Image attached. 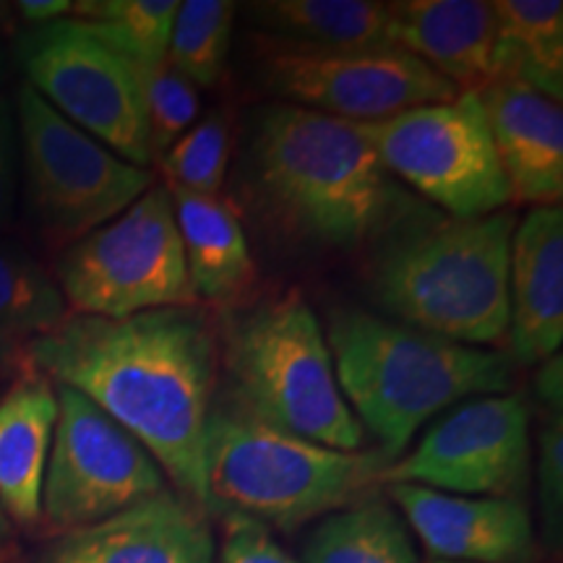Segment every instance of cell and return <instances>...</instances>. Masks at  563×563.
I'll return each instance as SVG.
<instances>
[{
	"instance_id": "obj_8",
	"label": "cell",
	"mask_w": 563,
	"mask_h": 563,
	"mask_svg": "<svg viewBox=\"0 0 563 563\" xmlns=\"http://www.w3.org/2000/svg\"><path fill=\"white\" fill-rule=\"evenodd\" d=\"M13 110L24 199L47 241L66 249L115 220L154 186L150 167L118 157L68 123L26 84L13 97Z\"/></svg>"
},
{
	"instance_id": "obj_19",
	"label": "cell",
	"mask_w": 563,
	"mask_h": 563,
	"mask_svg": "<svg viewBox=\"0 0 563 563\" xmlns=\"http://www.w3.org/2000/svg\"><path fill=\"white\" fill-rule=\"evenodd\" d=\"M55 422V384L30 363L0 391V506L21 530L40 527Z\"/></svg>"
},
{
	"instance_id": "obj_29",
	"label": "cell",
	"mask_w": 563,
	"mask_h": 563,
	"mask_svg": "<svg viewBox=\"0 0 563 563\" xmlns=\"http://www.w3.org/2000/svg\"><path fill=\"white\" fill-rule=\"evenodd\" d=\"M540 483V506L551 538L561 534L563 517V410H551L538 433V460H534Z\"/></svg>"
},
{
	"instance_id": "obj_12",
	"label": "cell",
	"mask_w": 563,
	"mask_h": 563,
	"mask_svg": "<svg viewBox=\"0 0 563 563\" xmlns=\"http://www.w3.org/2000/svg\"><path fill=\"white\" fill-rule=\"evenodd\" d=\"M258 79L282 102L347 123H376L460 95L415 55L391 51H300L258 37Z\"/></svg>"
},
{
	"instance_id": "obj_15",
	"label": "cell",
	"mask_w": 563,
	"mask_h": 563,
	"mask_svg": "<svg viewBox=\"0 0 563 563\" xmlns=\"http://www.w3.org/2000/svg\"><path fill=\"white\" fill-rule=\"evenodd\" d=\"M386 496L433 561H532L534 530L522 498L456 496L410 483L386 485Z\"/></svg>"
},
{
	"instance_id": "obj_13",
	"label": "cell",
	"mask_w": 563,
	"mask_h": 563,
	"mask_svg": "<svg viewBox=\"0 0 563 563\" xmlns=\"http://www.w3.org/2000/svg\"><path fill=\"white\" fill-rule=\"evenodd\" d=\"M532 475L530 407L517 394H488L449 407L382 485L410 483L456 496L519 498Z\"/></svg>"
},
{
	"instance_id": "obj_4",
	"label": "cell",
	"mask_w": 563,
	"mask_h": 563,
	"mask_svg": "<svg viewBox=\"0 0 563 563\" xmlns=\"http://www.w3.org/2000/svg\"><path fill=\"white\" fill-rule=\"evenodd\" d=\"M323 334L342 397L394 460L435 415L514 384L506 350L443 340L361 308H334Z\"/></svg>"
},
{
	"instance_id": "obj_28",
	"label": "cell",
	"mask_w": 563,
	"mask_h": 563,
	"mask_svg": "<svg viewBox=\"0 0 563 563\" xmlns=\"http://www.w3.org/2000/svg\"><path fill=\"white\" fill-rule=\"evenodd\" d=\"M144 87L146 125H150V152L157 162L170 146L199 121L201 97L186 76L178 74L167 58L154 68H139Z\"/></svg>"
},
{
	"instance_id": "obj_38",
	"label": "cell",
	"mask_w": 563,
	"mask_h": 563,
	"mask_svg": "<svg viewBox=\"0 0 563 563\" xmlns=\"http://www.w3.org/2000/svg\"><path fill=\"white\" fill-rule=\"evenodd\" d=\"M428 563H449V561H433V559H431Z\"/></svg>"
},
{
	"instance_id": "obj_21",
	"label": "cell",
	"mask_w": 563,
	"mask_h": 563,
	"mask_svg": "<svg viewBox=\"0 0 563 563\" xmlns=\"http://www.w3.org/2000/svg\"><path fill=\"white\" fill-rule=\"evenodd\" d=\"M245 16L264 40L300 51H391L394 19L378 0H262Z\"/></svg>"
},
{
	"instance_id": "obj_24",
	"label": "cell",
	"mask_w": 563,
	"mask_h": 563,
	"mask_svg": "<svg viewBox=\"0 0 563 563\" xmlns=\"http://www.w3.org/2000/svg\"><path fill=\"white\" fill-rule=\"evenodd\" d=\"M66 316L53 272L24 243L0 235V329L26 344L51 334Z\"/></svg>"
},
{
	"instance_id": "obj_14",
	"label": "cell",
	"mask_w": 563,
	"mask_h": 563,
	"mask_svg": "<svg viewBox=\"0 0 563 563\" xmlns=\"http://www.w3.org/2000/svg\"><path fill=\"white\" fill-rule=\"evenodd\" d=\"M34 563H217L207 511L175 490L58 534Z\"/></svg>"
},
{
	"instance_id": "obj_31",
	"label": "cell",
	"mask_w": 563,
	"mask_h": 563,
	"mask_svg": "<svg viewBox=\"0 0 563 563\" xmlns=\"http://www.w3.org/2000/svg\"><path fill=\"white\" fill-rule=\"evenodd\" d=\"M21 183V154H19V129L16 110L11 97L0 95V235L13 224L19 203Z\"/></svg>"
},
{
	"instance_id": "obj_6",
	"label": "cell",
	"mask_w": 563,
	"mask_h": 563,
	"mask_svg": "<svg viewBox=\"0 0 563 563\" xmlns=\"http://www.w3.org/2000/svg\"><path fill=\"white\" fill-rule=\"evenodd\" d=\"M217 334L228 394L245 410L306 441L361 452L368 433L342 397L327 334L300 292L230 311Z\"/></svg>"
},
{
	"instance_id": "obj_2",
	"label": "cell",
	"mask_w": 563,
	"mask_h": 563,
	"mask_svg": "<svg viewBox=\"0 0 563 563\" xmlns=\"http://www.w3.org/2000/svg\"><path fill=\"white\" fill-rule=\"evenodd\" d=\"M245 186L287 241L357 251L410 207L355 123L274 102L253 110Z\"/></svg>"
},
{
	"instance_id": "obj_35",
	"label": "cell",
	"mask_w": 563,
	"mask_h": 563,
	"mask_svg": "<svg viewBox=\"0 0 563 563\" xmlns=\"http://www.w3.org/2000/svg\"><path fill=\"white\" fill-rule=\"evenodd\" d=\"M13 530H16V527H13L9 514H5L3 506H0V548H11Z\"/></svg>"
},
{
	"instance_id": "obj_22",
	"label": "cell",
	"mask_w": 563,
	"mask_h": 563,
	"mask_svg": "<svg viewBox=\"0 0 563 563\" xmlns=\"http://www.w3.org/2000/svg\"><path fill=\"white\" fill-rule=\"evenodd\" d=\"M498 24L496 81H522L561 102V0H493Z\"/></svg>"
},
{
	"instance_id": "obj_36",
	"label": "cell",
	"mask_w": 563,
	"mask_h": 563,
	"mask_svg": "<svg viewBox=\"0 0 563 563\" xmlns=\"http://www.w3.org/2000/svg\"><path fill=\"white\" fill-rule=\"evenodd\" d=\"M11 561V548H0V563H9Z\"/></svg>"
},
{
	"instance_id": "obj_27",
	"label": "cell",
	"mask_w": 563,
	"mask_h": 563,
	"mask_svg": "<svg viewBox=\"0 0 563 563\" xmlns=\"http://www.w3.org/2000/svg\"><path fill=\"white\" fill-rule=\"evenodd\" d=\"M232 154V121L224 110H211L196 121L157 159L167 186L194 194H220Z\"/></svg>"
},
{
	"instance_id": "obj_1",
	"label": "cell",
	"mask_w": 563,
	"mask_h": 563,
	"mask_svg": "<svg viewBox=\"0 0 563 563\" xmlns=\"http://www.w3.org/2000/svg\"><path fill=\"white\" fill-rule=\"evenodd\" d=\"M55 386L79 391L154 456L180 496L201 501L203 431L220 386V334L196 306L129 319L68 313L26 342Z\"/></svg>"
},
{
	"instance_id": "obj_7",
	"label": "cell",
	"mask_w": 563,
	"mask_h": 563,
	"mask_svg": "<svg viewBox=\"0 0 563 563\" xmlns=\"http://www.w3.org/2000/svg\"><path fill=\"white\" fill-rule=\"evenodd\" d=\"M68 313L129 319L196 306L167 186H154L115 220L60 251L53 272Z\"/></svg>"
},
{
	"instance_id": "obj_9",
	"label": "cell",
	"mask_w": 563,
	"mask_h": 563,
	"mask_svg": "<svg viewBox=\"0 0 563 563\" xmlns=\"http://www.w3.org/2000/svg\"><path fill=\"white\" fill-rule=\"evenodd\" d=\"M394 180L449 217H488L511 201L481 97L420 104L376 123H355Z\"/></svg>"
},
{
	"instance_id": "obj_26",
	"label": "cell",
	"mask_w": 563,
	"mask_h": 563,
	"mask_svg": "<svg viewBox=\"0 0 563 563\" xmlns=\"http://www.w3.org/2000/svg\"><path fill=\"white\" fill-rule=\"evenodd\" d=\"M235 16L232 0H186L175 13L167 63L196 89L217 87L228 74Z\"/></svg>"
},
{
	"instance_id": "obj_3",
	"label": "cell",
	"mask_w": 563,
	"mask_h": 563,
	"mask_svg": "<svg viewBox=\"0 0 563 563\" xmlns=\"http://www.w3.org/2000/svg\"><path fill=\"white\" fill-rule=\"evenodd\" d=\"M511 211L449 217L412 201L373 238L368 290L391 321L460 344H496L509 329Z\"/></svg>"
},
{
	"instance_id": "obj_11",
	"label": "cell",
	"mask_w": 563,
	"mask_h": 563,
	"mask_svg": "<svg viewBox=\"0 0 563 563\" xmlns=\"http://www.w3.org/2000/svg\"><path fill=\"white\" fill-rule=\"evenodd\" d=\"M55 394L58 422L40 511V525L53 538L167 490L159 464L123 426L68 386H55Z\"/></svg>"
},
{
	"instance_id": "obj_32",
	"label": "cell",
	"mask_w": 563,
	"mask_h": 563,
	"mask_svg": "<svg viewBox=\"0 0 563 563\" xmlns=\"http://www.w3.org/2000/svg\"><path fill=\"white\" fill-rule=\"evenodd\" d=\"M534 394L543 399L548 410H563V361L559 355L548 357V361L538 363V373H534Z\"/></svg>"
},
{
	"instance_id": "obj_37",
	"label": "cell",
	"mask_w": 563,
	"mask_h": 563,
	"mask_svg": "<svg viewBox=\"0 0 563 563\" xmlns=\"http://www.w3.org/2000/svg\"><path fill=\"white\" fill-rule=\"evenodd\" d=\"M3 68H5V51H3V42H0V79H3Z\"/></svg>"
},
{
	"instance_id": "obj_18",
	"label": "cell",
	"mask_w": 563,
	"mask_h": 563,
	"mask_svg": "<svg viewBox=\"0 0 563 563\" xmlns=\"http://www.w3.org/2000/svg\"><path fill=\"white\" fill-rule=\"evenodd\" d=\"M389 9L399 51L460 91L481 95L496 81L498 24L488 0H399Z\"/></svg>"
},
{
	"instance_id": "obj_5",
	"label": "cell",
	"mask_w": 563,
	"mask_h": 563,
	"mask_svg": "<svg viewBox=\"0 0 563 563\" xmlns=\"http://www.w3.org/2000/svg\"><path fill=\"white\" fill-rule=\"evenodd\" d=\"M394 462L384 449L340 452L306 441L217 394L203 431L199 506L222 522L290 532L382 490Z\"/></svg>"
},
{
	"instance_id": "obj_10",
	"label": "cell",
	"mask_w": 563,
	"mask_h": 563,
	"mask_svg": "<svg viewBox=\"0 0 563 563\" xmlns=\"http://www.w3.org/2000/svg\"><path fill=\"white\" fill-rule=\"evenodd\" d=\"M16 58L26 87L68 123L131 165H152L139 68L97 40L81 21L58 19L30 26L16 40Z\"/></svg>"
},
{
	"instance_id": "obj_23",
	"label": "cell",
	"mask_w": 563,
	"mask_h": 563,
	"mask_svg": "<svg viewBox=\"0 0 563 563\" xmlns=\"http://www.w3.org/2000/svg\"><path fill=\"white\" fill-rule=\"evenodd\" d=\"M302 563H422L412 532L389 496H371L336 509L313 527Z\"/></svg>"
},
{
	"instance_id": "obj_30",
	"label": "cell",
	"mask_w": 563,
	"mask_h": 563,
	"mask_svg": "<svg viewBox=\"0 0 563 563\" xmlns=\"http://www.w3.org/2000/svg\"><path fill=\"white\" fill-rule=\"evenodd\" d=\"M222 525L220 563H300L262 525L249 519H224Z\"/></svg>"
},
{
	"instance_id": "obj_16",
	"label": "cell",
	"mask_w": 563,
	"mask_h": 563,
	"mask_svg": "<svg viewBox=\"0 0 563 563\" xmlns=\"http://www.w3.org/2000/svg\"><path fill=\"white\" fill-rule=\"evenodd\" d=\"M514 365H538L563 342V209L534 207L517 222L509 253V329Z\"/></svg>"
},
{
	"instance_id": "obj_17",
	"label": "cell",
	"mask_w": 563,
	"mask_h": 563,
	"mask_svg": "<svg viewBox=\"0 0 563 563\" xmlns=\"http://www.w3.org/2000/svg\"><path fill=\"white\" fill-rule=\"evenodd\" d=\"M481 102L511 201L555 207L563 196L561 102L522 81H493Z\"/></svg>"
},
{
	"instance_id": "obj_25",
	"label": "cell",
	"mask_w": 563,
	"mask_h": 563,
	"mask_svg": "<svg viewBox=\"0 0 563 563\" xmlns=\"http://www.w3.org/2000/svg\"><path fill=\"white\" fill-rule=\"evenodd\" d=\"M180 0H84L68 19L87 30L136 68H154L167 58Z\"/></svg>"
},
{
	"instance_id": "obj_34",
	"label": "cell",
	"mask_w": 563,
	"mask_h": 563,
	"mask_svg": "<svg viewBox=\"0 0 563 563\" xmlns=\"http://www.w3.org/2000/svg\"><path fill=\"white\" fill-rule=\"evenodd\" d=\"M30 365V357H26V344L13 340V336H9L0 329V382L3 378H11L16 376V373H21Z\"/></svg>"
},
{
	"instance_id": "obj_33",
	"label": "cell",
	"mask_w": 563,
	"mask_h": 563,
	"mask_svg": "<svg viewBox=\"0 0 563 563\" xmlns=\"http://www.w3.org/2000/svg\"><path fill=\"white\" fill-rule=\"evenodd\" d=\"M16 9L32 26H42L51 24V21L68 19L74 3L70 0H21V3H16Z\"/></svg>"
},
{
	"instance_id": "obj_39",
	"label": "cell",
	"mask_w": 563,
	"mask_h": 563,
	"mask_svg": "<svg viewBox=\"0 0 563 563\" xmlns=\"http://www.w3.org/2000/svg\"><path fill=\"white\" fill-rule=\"evenodd\" d=\"M0 391H3V389H0Z\"/></svg>"
},
{
	"instance_id": "obj_20",
	"label": "cell",
	"mask_w": 563,
	"mask_h": 563,
	"mask_svg": "<svg viewBox=\"0 0 563 563\" xmlns=\"http://www.w3.org/2000/svg\"><path fill=\"white\" fill-rule=\"evenodd\" d=\"M167 191L196 302L232 306L256 282V262L235 203L220 194H194L178 186H167Z\"/></svg>"
}]
</instances>
